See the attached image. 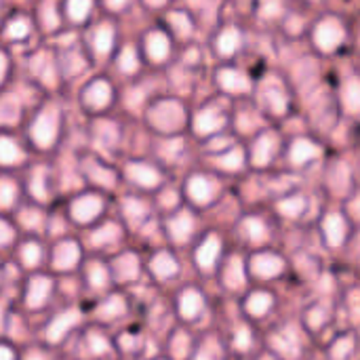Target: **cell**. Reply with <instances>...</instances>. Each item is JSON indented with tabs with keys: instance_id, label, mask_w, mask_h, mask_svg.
<instances>
[{
	"instance_id": "1",
	"label": "cell",
	"mask_w": 360,
	"mask_h": 360,
	"mask_svg": "<svg viewBox=\"0 0 360 360\" xmlns=\"http://www.w3.org/2000/svg\"><path fill=\"white\" fill-rule=\"evenodd\" d=\"M152 122L156 124V127H160V129H175V127H179L181 124V120H184V112H181V108L177 105V103H173V101H165V103H160V105H156V110L152 112Z\"/></svg>"
},
{
	"instance_id": "2",
	"label": "cell",
	"mask_w": 360,
	"mask_h": 360,
	"mask_svg": "<svg viewBox=\"0 0 360 360\" xmlns=\"http://www.w3.org/2000/svg\"><path fill=\"white\" fill-rule=\"evenodd\" d=\"M344 38V32H342V25L333 19H327L323 21L319 27H316V34H314V40L316 44L323 49V51H333Z\"/></svg>"
},
{
	"instance_id": "3",
	"label": "cell",
	"mask_w": 360,
	"mask_h": 360,
	"mask_svg": "<svg viewBox=\"0 0 360 360\" xmlns=\"http://www.w3.org/2000/svg\"><path fill=\"white\" fill-rule=\"evenodd\" d=\"M55 131H57V116L55 112H44L36 124L32 127V139L38 143V146H49L55 137Z\"/></svg>"
},
{
	"instance_id": "4",
	"label": "cell",
	"mask_w": 360,
	"mask_h": 360,
	"mask_svg": "<svg viewBox=\"0 0 360 360\" xmlns=\"http://www.w3.org/2000/svg\"><path fill=\"white\" fill-rule=\"evenodd\" d=\"M112 97V91L105 80H95L86 91H84V101L91 108H103Z\"/></svg>"
},
{
	"instance_id": "5",
	"label": "cell",
	"mask_w": 360,
	"mask_h": 360,
	"mask_svg": "<svg viewBox=\"0 0 360 360\" xmlns=\"http://www.w3.org/2000/svg\"><path fill=\"white\" fill-rule=\"evenodd\" d=\"M188 194H190V198H192L194 202L205 205V202L211 200L213 188H211V184H209L207 179H202V177H192L190 184H188Z\"/></svg>"
},
{
	"instance_id": "6",
	"label": "cell",
	"mask_w": 360,
	"mask_h": 360,
	"mask_svg": "<svg viewBox=\"0 0 360 360\" xmlns=\"http://www.w3.org/2000/svg\"><path fill=\"white\" fill-rule=\"evenodd\" d=\"M99 213V200L97 198H93V196H89V198H82V200H78L74 207H72V215L78 219V221H91V219H95V215Z\"/></svg>"
},
{
	"instance_id": "7",
	"label": "cell",
	"mask_w": 360,
	"mask_h": 360,
	"mask_svg": "<svg viewBox=\"0 0 360 360\" xmlns=\"http://www.w3.org/2000/svg\"><path fill=\"white\" fill-rule=\"evenodd\" d=\"M148 55L154 61H162L169 55V38L165 34H160V32H154L148 38Z\"/></svg>"
},
{
	"instance_id": "8",
	"label": "cell",
	"mask_w": 360,
	"mask_h": 360,
	"mask_svg": "<svg viewBox=\"0 0 360 360\" xmlns=\"http://www.w3.org/2000/svg\"><path fill=\"white\" fill-rule=\"evenodd\" d=\"M219 82L224 89L228 91H249V80L238 74V72H232V70H224L219 72Z\"/></svg>"
},
{
	"instance_id": "9",
	"label": "cell",
	"mask_w": 360,
	"mask_h": 360,
	"mask_svg": "<svg viewBox=\"0 0 360 360\" xmlns=\"http://www.w3.org/2000/svg\"><path fill=\"white\" fill-rule=\"evenodd\" d=\"M221 124H224L221 114H217V112H213V110L200 112L198 118H196V129H198V133H213V131H217Z\"/></svg>"
},
{
	"instance_id": "10",
	"label": "cell",
	"mask_w": 360,
	"mask_h": 360,
	"mask_svg": "<svg viewBox=\"0 0 360 360\" xmlns=\"http://www.w3.org/2000/svg\"><path fill=\"white\" fill-rule=\"evenodd\" d=\"M129 173H131V177H133L137 184H141V186H146V188L156 186L158 179H160L158 173H156L154 169L146 167V165H131V167H129Z\"/></svg>"
},
{
	"instance_id": "11",
	"label": "cell",
	"mask_w": 360,
	"mask_h": 360,
	"mask_svg": "<svg viewBox=\"0 0 360 360\" xmlns=\"http://www.w3.org/2000/svg\"><path fill=\"white\" fill-rule=\"evenodd\" d=\"M255 262L264 264V268H253L259 274V278H270L268 270H270V274H278L283 270V262H278V257H274V255H257Z\"/></svg>"
},
{
	"instance_id": "12",
	"label": "cell",
	"mask_w": 360,
	"mask_h": 360,
	"mask_svg": "<svg viewBox=\"0 0 360 360\" xmlns=\"http://www.w3.org/2000/svg\"><path fill=\"white\" fill-rule=\"evenodd\" d=\"M152 270L160 276V278H167V274H175L177 272V264L173 262L171 255H158L154 262H152Z\"/></svg>"
},
{
	"instance_id": "13",
	"label": "cell",
	"mask_w": 360,
	"mask_h": 360,
	"mask_svg": "<svg viewBox=\"0 0 360 360\" xmlns=\"http://www.w3.org/2000/svg\"><path fill=\"white\" fill-rule=\"evenodd\" d=\"M316 154H319L316 146H312L310 141H304V139H300V141L293 146L291 158H293V162H306L308 158H312V156H316Z\"/></svg>"
},
{
	"instance_id": "14",
	"label": "cell",
	"mask_w": 360,
	"mask_h": 360,
	"mask_svg": "<svg viewBox=\"0 0 360 360\" xmlns=\"http://www.w3.org/2000/svg\"><path fill=\"white\" fill-rule=\"evenodd\" d=\"M236 46H238V32H236V30L224 32V34L219 36V40H217V49H219V53H224V55H232V53L236 51Z\"/></svg>"
},
{
	"instance_id": "15",
	"label": "cell",
	"mask_w": 360,
	"mask_h": 360,
	"mask_svg": "<svg viewBox=\"0 0 360 360\" xmlns=\"http://www.w3.org/2000/svg\"><path fill=\"white\" fill-rule=\"evenodd\" d=\"M112 42H114V32H112V27H110V25L99 27L97 34H95V49H97L99 53H108L110 46H112Z\"/></svg>"
},
{
	"instance_id": "16",
	"label": "cell",
	"mask_w": 360,
	"mask_h": 360,
	"mask_svg": "<svg viewBox=\"0 0 360 360\" xmlns=\"http://www.w3.org/2000/svg\"><path fill=\"white\" fill-rule=\"evenodd\" d=\"M91 11V0H68V13L74 21H82Z\"/></svg>"
},
{
	"instance_id": "17",
	"label": "cell",
	"mask_w": 360,
	"mask_h": 360,
	"mask_svg": "<svg viewBox=\"0 0 360 360\" xmlns=\"http://www.w3.org/2000/svg\"><path fill=\"white\" fill-rule=\"evenodd\" d=\"M344 97H346V103H348L350 110L360 112V80H350V84L346 86Z\"/></svg>"
},
{
	"instance_id": "18",
	"label": "cell",
	"mask_w": 360,
	"mask_h": 360,
	"mask_svg": "<svg viewBox=\"0 0 360 360\" xmlns=\"http://www.w3.org/2000/svg\"><path fill=\"white\" fill-rule=\"evenodd\" d=\"M272 146H274V139L270 137V135H266V137H262L259 141H257V152H255V160L262 165V162H266L270 156H272Z\"/></svg>"
},
{
	"instance_id": "19",
	"label": "cell",
	"mask_w": 360,
	"mask_h": 360,
	"mask_svg": "<svg viewBox=\"0 0 360 360\" xmlns=\"http://www.w3.org/2000/svg\"><path fill=\"white\" fill-rule=\"evenodd\" d=\"M217 249H219L217 240H209L207 245H202L200 251H198V264L205 266V268H209V266L215 262V259H211V257H213V253H217Z\"/></svg>"
},
{
	"instance_id": "20",
	"label": "cell",
	"mask_w": 360,
	"mask_h": 360,
	"mask_svg": "<svg viewBox=\"0 0 360 360\" xmlns=\"http://www.w3.org/2000/svg\"><path fill=\"white\" fill-rule=\"evenodd\" d=\"M118 65L122 72H135L137 70V57H135V51L131 46H127L120 57H118Z\"/></svg>"
},
{
	"instance_id": "21",
	"label": "cell",
	"mask_w": 360,
	"mask_h": 360,
	"mask_svg": "<svg viewBox=\"0 0 360 360\" xmlns=\"http://www.w3.org/2000/svg\"><path fill=\"white\" fill-rule=\"evenodd\" d=\"M194 306L200 308V297L196 295V291H188V295H184V302H181V314H184L186 319L196 316V312L192 310Z\"/></svg>"
},
{
	"instance_id": "22",
	"label": "cell",
	"mask_w": 360,
	"mask_h": 360,
	"mask_svg": "<svg viewBox=\"0 0 360 360\" xmlns=\"http://www.w3.org/2000/svg\"><path fill=\"white\" fill-rule=\"evenodd\" d=\"M268 306H272V297H268V295H264V293H257V295H253L251 297V302H249V312L251 314H255V316H262L264 312L259 310V308H268Z\"/></svg>"
},
{
	"instance_id": "23",
	"label": "cell",
	"mask_w": 360,
	"mask_h": 360,
	"mask_svg": "<svg viewBox=\"0 0 360 360\" xmlns=\"http://www.w3.org/2000/svg\"><path fill=\"white\" fill-rule=\"evenodd\" d=\"M27 30H30L27 21L25 19H17V21H13L6 27V34H8V38H23L27 34Z\"/></svg>"
},
{
	"instance_id": "24",
	"label": "cell",
	"mask_w": 360,
	"mask_h": 360,
	"mask_svg": "<svg viewBox=\"0 0 360 360\" xmlns=\"http://www.w3.org/2000/svg\"><path fill=\"white\" fill-rule=\"evenodd\" d=\"M2 148H4V150H2V162H4V165H11V162L19 160V156H21V154H19V150H17L8 139H4Z\"/></svg>"
},
{
	"instance_id": "25",
	"label": "cell",
	"mask_w": 360,
	"mask_h": 360,
	"mask_svg": "<svg viewBox=\"0 0 360 360\" xmlns=\"http://www.w3.org/2000/svg\"><path fill=\"white\" fill-rule=\"evenodd\" d=\"M171 23L175 25V30L184 36V34H190V21L186 19V15H181V13H175L173 17H171Z\"/></svg>"
},
{
	"instance_id": "26",
	"label": "cell",
	"mask_w": 360,
	"mask_h": 360,
	"mask_svg": "<svg viewBox=\"0 0 360 360\" xmlns=\"http://www.w3.org/2000/svg\"><path fill=\"white\" fill-rule=\"evenodd\" d=\"M21 257H23V262H25L27 266H32V264H38L40 249L36 247V249L32 251V245H27V247H23V249H21Z\"/></svg>"
},
{
	"instance_id": "27",
	"label": "cell",
	"mask_w": 360,
	"mask_h": 360,
	"mask_svg": "<svg viewBox=\"0 0 360 360\" xmlns=\"http://www.w3.org/2000/svg\"><path fill=\"white\" fill-rule=\"evenodd\" d=\"M105 2H108V6H110V8H120L127 0H105Z\"/></svg>"
},
{
	"instance_id": "28",
	"label": "cell",
	"mask_w": 360,
	"mask_h": 360,
	"mask_svg": "<svg viewBox=\"0 0 360 360\" xmlns=\"http://www.w3.org/2000/svg\"><path fill=\"white\" fill-rule=\"evenodd\" d=\"M148 2H150L152 6H160V4H162L165 0H148Z\"/></svg>"
}]
</instances>
